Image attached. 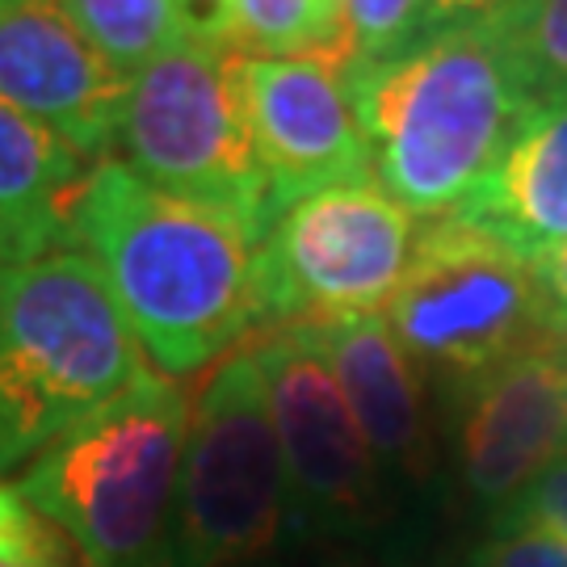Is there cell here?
I'll return each instance as SVG.
<instances>
[{"instance_id":"ac0fdd59","label":"cell","mask_w":567,"mask_h":567,"mask_svg":"<svg viewBox=\"0 0 567 567\" xmlns=\"http://www.w3.org/2000/svg\"><path fill=\"white\" fill-rule=\"evenodd\" d=\"M337 0H227L219 42L240 55H324Z\"/></svg>"},{"instance_id":"5b68a950","label":"cell","mask_w":567,"mask_h":567,"mask_svg":"<svg viewBox=\"0 0 567 567\" xmlns=\"http://www.w3.org/2000/svg\"><path fill=\"white\" fill-rule=\"evenodd\" d=\"M118 147L147 185L219 210L261 244L278 206L257 161L236 51L185 34L126 81Z\"/></svg>"},{"instance_id":"ffe728a7","label":"cell","mask_w":567,"mask_h":567,"mask_svg":"<svg viewBox=\"0 0 567 567\" xmlns=\"http://www.w3.org/2000/svg\"><path fill=\"white\" fill-rule=\"evenodd\" d=\"M0 564L68 567V547L55 538V526L30 508L18 484H4V475H0Z\"/></svg>"},{"instance_id":"7402d4cb","label":"cell","mask_w":567,"mask_h":567,"mask_svg":"<svg viewBox=\"0 0 567 567\" xmlns=\"http://www.w3.org/2000/svg\"><path fill=\"white\" fill-rule=\"evenodd\" d=\"M496 522H534L567 538V454H559Z\"/></svg>"},{"instance_id":"cb8c5ba5","label":"cell","mask_w":567,"mask_h":567,"mask_svg":"<svg viewBox=\"0 0 567 567\" xmlns=\"http://www.w3.org/2000/svg\"><path fill=\"white\" fill-rule=\"evenodd\" d=\"M522 0H433V21H484L517 9Z\"/></svg>"},{"instance_id":"7a4b0ae2","label":"cell","mask_w":567,"mask_h":567,"mask_svg":"<svg viewBox=\"0 0 567 567\" xmlns=\"http://www.w3.org/2000/svg\"><path fill=\"white\" fill-rule=\"evenodd\" d=\"M349 93L370 177L412 219L454 215L538 110L492 18L433 25Z\"/></svg>"},{"instance_id":"ba28073f","label":"cell","mask_w":567,"mask_h":567,"mask_svg":"<svg viewBox=\"0 0 567 567\" xmlns=\"http://www.w3.org/2000/svg\"><path fill=\"white\" fill-rule=\"evenodd\" d=\"M290 484V543L383 555L391 496L311 324L265 328L248 344Z\"/></svg>"},{"instance_id":"44dd1931","label":"cell","mask_w":567,"mask_h":567,"mask_svg":"<svg viewBox=\"0 0 567 567\" xmlns=\"http://www.w3.org/2000/svg\"><path fill=\"white\" fill-rule=\"evenodd\" d=\"M466 567H567V538L534 522H496Z\"/></svg>"},{"instance_id":"4fadbf2b","label":"cell","mask_w":567,"mask_h":567,"mask_svg":"<svg viewBox=\"0 0 567 567\" xmlns=\"http://www.w3.org/2000/svg\"><path fill=\"white\" fill-rule=\"evenodd\" d=\"M311 328L379 463L386 496L395 487H421L433 475L425 374L395 341L386 316H341Z\"/></svg>"},{"instance_id":"d6986e66","label":"cell","mask_w":567,"mask_h":567,"mask_svg":"<svg viewBox=\"0 0 567 567\" xmlns=\"http://www.w3.org/2000/svg\"><path fill=\"white\" fill-rule=\"evenodd\" d=\"M492 25L505 39L529 102H567V0H522L517 9L492 18Z\"/></svg>"},{"instance_id":"9c48e42d","label":"cell","mask_w":567,"mask_h":567,"mask_svg":"<svg viewBox=\"0 0 567 567\" xmlns=\"http://www.w3.org/2000/svg\"><path fill=\"white\" fill-rule=\"evenodd\" d=\"M416 219L374 182L286 206L257 248V328L383 316L416 252Z\"/></svg>"},{"instance_id":"2e32d148","label":"cell","mask_w":567,"mask_h":567,"mask_svg":"<svg viewBox=\"0 0 567 567\" xmlns=\"http://www.w3.org/2000/svg\"><path fill=\"white\" fill-rule=\"evenodd\" d=\"M63 9L122 81L194 34L182 0H63Z\"/></svg>"},{"instance_id":"30bf717a","label":"cell","mask_w":567,"mask_h":567,"mask_svg":"<svg viewBox=\"0 0 567 567\" xmlns=\"http://www.w3.org/2000/svg\"><path fill=\"white\" fill-rule=\"evenodd\" d=\"M240 93L257 161L282 215L328 185L374 182L344 76L320 55H240Z\"/></svg>"},{"instance_id":"603a6c76","label":"cell","mask_w":567,"mask_h":567,"mask_svg":"<svg viewBox=\"0 0 567 567\" xmlns=\"http://www.w3.org/2000/svg\"><path fill=\"white\" fill-rule=\"evenodd\" d=\"M534 265V282L543 295V316H547V332L559 344H567V244L543 252Z\"/></svg>"},{"instance_id":"9a60e30c","label":"cell","mask_w":567,"mask_h":567,"mask_svg":"<svg viewBox=\"0 0 567 567\" xmlns=\"http://www.w3.org/2000/svg\"><path fill=\"white\" fill-rule=\"evenodd\" d=\"M89 168L93 161L51 126L0 102V231L21 261L72 248L68 219Z\"/></svg>"},{"instance_id":"f546056e","label":"cell","mask_w":567,"mask_h":567,"mask_svg":"<svg viewBox=\"0 0 567 567\" xmlns=\"http://www.w3.org/2000/svg\"><path fill=\"white\" fill-rule=\"evenodd\" d=\"M0 567H25V564H0Z\"/></svg>"},{"instance_id":"484cf974","label":"cell","mask_w":567,"mask_h":567,"mask_svg":"<svg viewBox=\"0 0 567 567\" xmlns=\"http://www.w3.org/2000/svg\"><path fill=\"white\" fill-rule=\"evenodd\" d=\"M18 261H21V257H18V248H13V240L0 231V274H4L9 265H18Z\"/></svg>"},{"instance_id":"5bb4252c","label":"cell","mask_w":567,"mask_h":567,"mask_svg":"<svg viewBox=\"0 0 567 567\" xmlns=\"http://www.w3.org/2000/svg\"><path fill=\"white\" fill-rule=\"evenodd\" d=\"M454 215L526 261L567 244V102L538 105Z\"/></svg>"},{"instance_id":"6da1fadb","label":"cell","mask_w":567,"mask_h":567,"mask_svg":"<svg viewBox=\"0 0 567 567\" xmlns=\"http://www.w3.org/2000/svg\"><path fill=\"white\" fill-rule=\"evenodd\" d=\"M68 240L110 286L152 370L182 379L257 328V248L219 210L147 185L126 161L84 177Z\"/></svg>"},{"instance_id":"52a82bcc","label":"cell","mask_w":567,"mask_h":567,"mask_svg":"<svg viewBox=\"0 0 567 567\" xmlns=\"http://www.w3.org/2000/svg\"><path fill=\"white\" fill-rule=\"evenodd\" d=\"M383 316L416 370L442 391L555 341L534 265L458 215L429 219L416 231L412 265Z\"/></svg>"},{"instance_id":"d4e9b609","label":"cell","mask_w":567,"mask_h":567,"mask_svg":"<svg viewBox=\"0 0 567 567\" xmlns=\"http://www.w3.org/2000/svg\"><path fill=\"white\" fill-rule=\"evenodd\" d=\"M185 18H189V30L203 34V39H215L224 34V21H227V0H182Z\"/></svg>"},{"instance_id":"277c9868","label":"cell","mask_w":567,"mask_h":567,"mask_svg":"<svg viewBox=\"0 0 567 567\" xmlns=\"http://www.w3.org/2000/svg\"><path fill=\"white\" fill-rule=\"evenodd\" d=\"M194 404L147 370L18 475L30 508L84 567H164Z\"/></svg>"},{"instance_id":"8fae6325","label":"cell","mask_w":567,"mask_h":567,"mask_svg":"<svg viewBox=\"0 0 567 567\" xmlns=\"http://www.w3.org/2000/svg\"><path fill=\"white\" fill-rule=\"evenodd\" d=\"M0 102L97 164L118 147L126 81L84 39L63 0H0Z\"/></svg>"},{"instance_id":"7c38bea8","label":"cell","mask_w":567,"mask_h":567,"mask_svg":"<svg viewBox=\"0 0 567 567\" xmlns=\"http://www.w3.org/2000/svg\"><path fill=\"white\" fill-rule=\"evenodd\" d=\"M567 344H534L458 386V471L475 505L496 517L526 492L559 454Z\"/></svg>"},{"instance_id":"f1b7e54d","label":"cell","mask_w":567,"mask_h":567,"mask_svg":"<svg viewBox=\"0 0 567 567\" xmlns=\"http://www.w3.org/2000/svg\"><path fill=\"white\" fill-rule=\"evenodd\" d=\"M564 421H567V365H564Z\"/></svg>"},{"instance_id":"3957f363","label":"cell","mask_w":567,"mask_h":567,"mask_svg":"<svg viewBox=\"0 0 567 567\" xmlns=\"http://www.w3.org/2000/svg\"><path fill=\"white\" fill-rule=\"evenodd\" d=\"M152 370L110 286L81 248H55L0 274V475Z\"/></svg>"},{"instance_id":"e0dca14e","label":"cell","mask_w":567,"mask_h":567,"mask_svg":"<svg viewBox=\"0 0 567 567\" xmlns=\"http://www.w3.org/2000/svg\"><path fill=\"white\" fill-rule=\"evenodd\" d=\"M433 25V0H337L332 42L320 60L332 63L349 84L400 55Z\"/></svg>"},{"instance_id":"4316f807","label":"cell","mask_w":567,"mask_h":567,"mask_svg":"<svg viewBox=\"0 0 567 567\" xmlns=\"http://www.w3.org/2000/svg\"><path fill=\"white\" fill-rule=\"evenodd\" d=\"M316 567H370L365 559H358V555H344V550H337V555H328L324 564H316Z\"/></svg>"},{"instance_id":"8992f818","label":"cell","mask_w":567,"mask_h":567,"mask_svg":"<svg viewBox=\"0 0 567 567\" xmlns=\"http://www.w3.org/2000/svg\"><path fill=\"white\" fill-rule=\"evenodd\" d=\"M290 543V484L261 370L240 349L194 400L164 567H248Z\"/></svg>"},{"instance_id":"83f0119b","label":"cell","mask_w":567,"mask_h":567,"mask_svg":"<svg viewBox=\"0 0 567 567\" xmlns=\"http://www.w3.org/2000/svg\"><path fill=\"white\" fill-rule=\"evenodd\" d=\"M248 567H290V564H286V559H269V555H265V559H257V564H248Z\"/></svg>"}]
</instances>
